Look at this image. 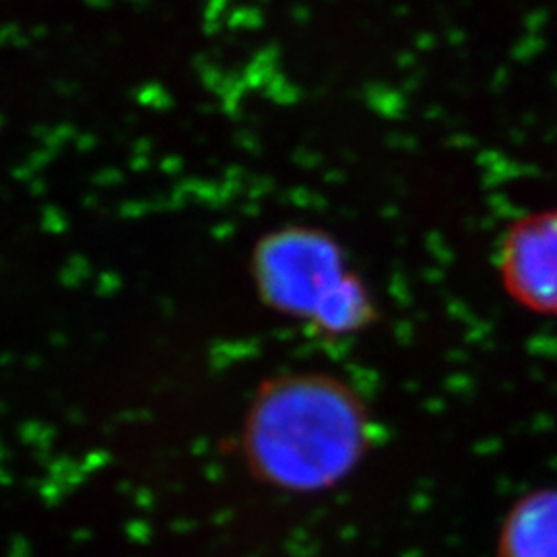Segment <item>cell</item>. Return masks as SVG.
<instances>
[{
  "label": "cell",
  "mask_w": 557,
  "mask_h": 557,
  "mask_svg": "<svg viewBox=\"0 0 557 557\" xmlns=\"http://www.w3.org/2000/svg\"><path fill=\"white\" fill-rule=\"evenodd\" d=\"M366 436V416L349 388L320 374H292L271 380L252 398L242 453L264 483L319 492L351 471Z\"/></svg>",
  "instance_id": "1"
},
{
  "label": "cell",
  "mask_w": 557,
  "mask_h": 557,
  "mask_svg": "<svg viewBox=\"0 0 557 557\" xmlns=\"http://www.w3.org/2000/svg\"><path fill=\"white\" fill-rule=\"evenodd\" d=\"M252 281L262 301L320 333H349L368 314V299L347 271L337 244L310 227H283L252 252Z\"/></svg>",
  "instance_id": "2"
},
{
  "label": "cell",
  "mask_w": 557,
  "mask_h": 557,
  "mask_svg": "<svg viewBox=\"0 0 557 557\" xmlns=\"http://www.w3.org/2000/svg\"><path fill=\"white\" fill-rule=\"evenodd\" d=\"M502 277L518 301L557 314V213L517 223L502 248Z\"/></svg>",
  "instance_id": "3"
},
{
  "label": "cell",
  "mask_w": 557,
  "mask_h": 557,
  "mask_svg": "<svg viewBox=\"0 0 557 557\" xmlns=\"http://www.w3.org/2000/svg\"><path fill=\"white\" fill-rule=\"evenodd\" d=\"M498 557H557V490L520 499L499 529Z\"/></svg>",
  "instance_id": "4"
}]
</instances>
